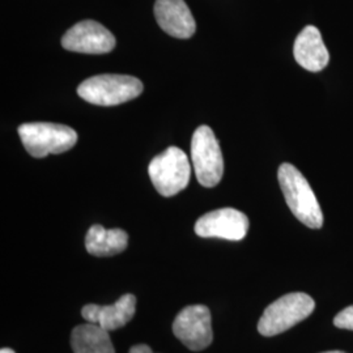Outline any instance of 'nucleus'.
<instances>
[{
	"label": "nucleus",
	"mask_w": 353,
	"mask_h": 353,
	"mask_svg": "<svg viewBox=\"0 0 353 353\" xmlns=\"http://www.w3.org/2000/svg\"><path fill=\"white\" fill-rule=\"evenodd\" d=\"M248 232V216L234 208H221L203 214L195 224V233L203 239L241 241Z\"/></svg>",
	"instance_id": "8"
},
{
	"label": "nucleus",
	"mask_w": 353,
	"mask_h": 353,
	"mask_svg": "<svg viewBox=\"0 0 353 353\" xmlns=\"http://www.w3.org/2000/svg\"><path fill=\"white\" fill-rule=\"evenodd\" d=\"M128 353H153L151 348L147 344H137L134 347H131Z\"/></svg>",
	"instance_id": "16"
},
{
	"label": "nucleus",
	"mask_w": 353,
	"mask_h": 353,
	"mask_svg": "<svg viewBox=\"0 0 353 353\" xmlns=\"http://www.w3.org/2000/svg\"><path fill=\"white\" fill-rule=\"evenodd\" d=\"M314 300L303 292L288 293L265 307L258 322V331L263 336H275L297 323L303 322L313 313Z\"/></svg>",
	"instance_id": "2"
},
{
	"label": "nucleus",
	"mask_w": 353,
	"mask_h": 353,
	"mask_svg": "<svg viewBox=\"0 0 353 353\" xmlns=\"http://www.w3.org/2000/svg\"><path fill=\"white\" fill-rule=\"evenodd\" d=\"M0 353H16L13 350H11V348H3L1 351H0Z\"/></svg>",
	"instance_id": "17"
},
{
	"label": "nucleus",
	"mask_w": 353,
	"mask_h": 353,
	"mask_svg": "<svg viewBox=\"0 0 353 353\" xmlns=\"http://www.w3.org/2000/svg\"><path fill=\"white\" fill-rule=\"evenodd\" d=\"M322 353H345V352H341V351H328V352H322Z\"/></svg>",
	"instance_id": "18"
},
{
	"label": "nucleus",
	"mask_w": 353,
	"mask_h": 353,
	"mask_svg": "<svg viewBox=\"0 0 353 353\" xmlns=\"http://www.w3.org/2000/svg\"><path fill=\"white\" fill-rule=\"evenodd\" d=\"M148 173L159 194L174 196L189 185L191 166L188 154L176 147H169L152 160Z\"/></svg>",
	"instance_id": "5"
},
{
	"label": "nucleus",
	"mask_w": 353,
	"mask_h": 353,
	"mask_svg": "<svg viewBox=\"0 0 353 353\" xmlns=\"http://www.w3.org/2000/svg\"><path fill=\"white\" fill-rule=\"evenodd\" d=\"M137 297L131 293L123 294L118 301L110 306L89 303L81 309V316L89 322L99 325L106 331H114L126 326L135 316Z\"/></svg>",
	"instance_id": "10"
},
{
	"label": "nucleus",
	"mask_w": 353,
	"mask_h": 353,
	"mask_svg": "<svg viewBox=\"0 0 353 353\" xmlns=\"http://www.w3.org/2000/svg\"><path fill=\"white\" fill-rule=\"evenodd\" d=\"M71 348L74 353H115L109 331L89 322L72 330Z\"/></svg>",
	"instance_id": "14"
},
{
	"label": "nucleus",
	"mask_w": 353,
	"mask_h": 353,
	"mask_svg": "<svg viewBox=\"0 0 353 353\" xmlns=\"http://www.w3.org/2000/svg\"><path fill=\"white\" fill-rule=\"evenodd\" d=\"M279 183L292 214L303 225L319 229L323 225V214L316 194L303 173L290 163L280 165Z\"/></svg>",
	"instance_id": "1"
},
{
	"label": "nucleus",
	"mask_w": 353,
	"mask_h": 353,
	"mask_svg": "<svg viewBox=\"0 0 353 353\" xmlns=\"http://www.w3.org/2000/svg\"><path fill=\"white\" fill-rule=\"evenodd\" d=\"M19 135L26 152L36 159L70 151L77 143L74 128L49 122L24 123L19 127Z\"/></svg>",
	"instance_id": "4"
},
{
	"label": "nucleus",
	"mask_w": 353,
	"mask_h": 353,
	"mask_svg": "<svg viewBox=\"0 0 353 353\" xmlns=\"http://www.w3.org/2000/svg\"><path fill=\"white\" fill-rule=\"evenodd\" d=\"M293 55L296 62L310 72L322 71L330 62V54L322 34L313 26H305L297 36L293 46Z\"/></svg>",
	"instance_id": "12"
},
{
	"label": "nucleus",
	"mask_w": 353,
	"mask_h": 353,
	"mask_svg": "<svg viewBox=\"0 0 353 353\" xmlns=\"http://www.w3.org/2000/svg\"><path fill=\"white\" fill-rule=\"evenodd\" d=\"M143 93V83L128 75H99L84 80L77 94L93 105L115 106L137 99Z\"/></svg>",
	"instance_id": "3"
},
{
	"label": "nucleus",
	"mask_w": 353,
	"mask_h": 353,
	"mask_svg": "<svg viewBox=\"0 0 353 353\" xmlns=\"http://www.w3.org/2000/svg\"><path fill=\"white\" fill-rule=\"evenodd\" d=\"M128 234L122 229H105L102 225L89 228L85 237V249L94 256H112L125 252Z\"/></svg>",
	"instance_id": "13"
},
{
	"label": "nucleus",
	"mask_w": 353,
	"mask_h": 353,
	"mask_svg": "<svg viewBox=\"0 0 353 353\" xmlns=\"http://www.w3.org/2000/svg\"><path fill=\"white\" fill-rule=\"evenodd\" d=\"M62 46L65 50L81 54H106L113 50L115 38L97 21H80L65 32L62 38Z\"/></svg>",
	"instance_id": "9"
},
{
	"label": "nucleus",
	"mask_w": 353,
	"mask_h": 353,
	"mask_svg": "<svg viewBox=\"0 0 353 353\" xmlns=\"http://www.w3.org/2000/svg\"><path fill=\"white\" fill-rule=\"evenodd\" d=\"M173 334L191 351H203L214 341L211 312L205 305L182 309L173 322Z\"/></svg>",
	"instance_id": "7"
},
{
	"label": "nucleus",
	"mask_w": 353,
	"mask_h": 353,
	"mask_svg": "<svg viewBox=\"0 0 353 353\" xmlns=\"http://www.w3.org/2000/svg\"><path fill=\"white\" fill-rule=\"evenodd\" d=\"M191 159L195 176L204 188H214L224 174V159L214 131L201 126L192 135Z\"/></svg>",
	"instance_id": "6"
},
{
	"label": "nucleus",
	"mask_w": 353,
	"mask_h": 353,
	"mask_svg": "<svg viewBox=\"0 0 353 353\" xmlns=\"http://www.w3.org/2000/svg\"><path fill=\"white\" fill-rule=\"evenodd\" d=\"M334 325L338 328L353 331V305L343 309L335 316Z\"/></svg>",
	"instance_id": "15"
},
{
	"label": "nucleus",
	"mask_w": 353,
	"mask_h": 353,
	"mask_svg": "<svg viewBox=\"0 0 353 353\" xmlns=\"http://www.w3.org/2000/svg\"><path fill=\"white\" fill-rule=\"evenodd\" d=\"M154 16L160 28L172 37H192L196 24L185 0H156Z\"/></svg>",
	"instance_id": "11"
}]
</instances>
